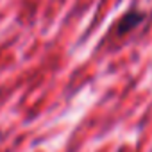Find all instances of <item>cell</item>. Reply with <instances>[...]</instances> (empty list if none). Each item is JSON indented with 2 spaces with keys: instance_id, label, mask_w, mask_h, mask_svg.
Masks as SVG:
<instances>
[{
  "instance_id": "obj_1",
  "label": "cell",
  "mask_w": 152,
  "mask_h": 152,
  "mask_svg": "<svg viewBox=\"0 0 152 152\" xmlns=\"http://www.w3.org/2000/svg\"><path fill=\"white\" fill-rule=\"evenodd\" d=\"M145 18V13H141V11H136V9H132V11H129V13H125L122 18H120V22H118V25H116V32L118 34H125L127 31H132L134 27H138L140 23H141V20Z\"/></svg>"
},
{
  "instance_id": "obj_2",
  "label": "cell",
  "mask_w": 152,
  "mask_h": 152,
  "mask_svg": "<svg viewBox=\"0 0 152 152\" xmlns=\"http://www.w3.org/2000/svg\"><path fill=\"white\" fill-rule=\"evenodd\" d=\"M0 140H2V132H0Z\"/></svg>"
}]
</instances>
